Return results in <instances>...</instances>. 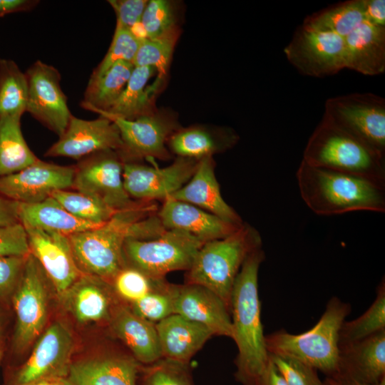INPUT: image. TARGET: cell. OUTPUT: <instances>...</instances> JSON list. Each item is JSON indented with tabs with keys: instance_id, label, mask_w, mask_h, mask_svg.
I'll return each mask as SVG.
<instances>
[{
	"instance_id": "cell-1",
	"label": "cell",
	"mask_w": 385,
	"mask_h": 385,
	"mask_svg": "<svg viewBox=\"0 0 385 385\" xmlns=\"http://www.w3.org/2000/svg\"><path fill=\"white\" fill-rule=\"evenodd\" d=\"M265 259L262 246L247 255L231 293L232 339L238 349L235 377L243 385H256L270 361L258 292V273Z\"/></svg>"
},
{
	"instance_id": "cell-2",
	"label": "cell",
	"mask_w": 385,
	"mask_h": 385,
	"mask_svg": "<svg viewBox=\"0 0 385 385\" xmlns=\"http://www.w3.org/2000/svg\"><path fill=\"white\" fill-rule=\"evenodd\" d=\"M296 178L302 200L317 215L385 212V186L369 180L312 166L302 160Z\"/></svg>"
},
{
	"instance_id": "cell-3",
	"label": "cell",
	"mask_w": 385,
	"mask_h": 385,
	"mask_svg": "<svg viewBox=\"0 0 385 385\" xmlns=\"http://www.w3.org/2000/svg\"><path fill=\"white\" fill-rule=\"evenodd\" d=\"M157 210L155 201H139L130 208L116 212L101 226L68 235L81 272L111 282L125 266L123 245L132 225Z\"/></svg>"
},
{
	"instance_id": "cell-4",
	"label": "cell",
	"mask_w": 385,
	"mask_h": 385,
	"mask_svg": "<svg viewBox=\"0 0 385 385\" xmlns=\"http://www.w3.org/2000/svg\"><path fill=\"white\" fill-rule=\"evenodd\" d=\"M350 312L349 304L332 297L312 329L299 334L280 329L266 335L268 354L298 360L319 370L327 377L334 376L339 361V333Z\"/></svg>"
},
{
	"instance_id": "cell-5",
	"label": "cell",
	"mask_w": 385,
	"mask_h": 385,
	"mask_svg": "<svg viewBox=\"0 0 385 385\" xmlns=\"http://www.w3.org/2000/svg\"><path fill=\"white\" fill-rule=\"evenodd\" d=\"M302 160L312 166L356 175L385 186V155L324 116L308 139Z\"/></svg>"
},
{
	"instance_id": "cell-6",
	"label": "cell",
	"mask_w": 385,
	"mask_h": 385,
	"mask_svg": "<svg viewBox=\"0 0 385 385\" xmlns=\"http://www.w3.org/2000/svg\"><path fill=\"white\" fill-rule=\"evenodd\" d=\"M261 246L262 240L259 232L243 222L231 235L201 246L188 270L186 283L207 288L230 309L235 278L247 255Z\"/></svg>"
},
{
	"instance_id": "cell-7",
	"label": "cell",
	"mask_w": 385,
	"mask_h": 385,
	"mask_svg": "<svg viewBox=\"0 0 385 385\" xmlns=\"http://www.w3.org/2000/svg\"><path fill=\"white\" fill-rule=\"evenodd\" d=\"M202 242L178 230H165L159 236L139 240L127 238L123 245L125 266L153 279H163L171 272L188 270Z\"/></svg>"
},
{
	"instance_id": "cell-8",
	"label": "cell",
	"mask_w": 385,
	"mask_h": 385,
	"mask_svg": "<svg viewBox=\"0 0 385 385\" xmlns=\"http://www.w3.org/2000/svg\"><path fill=\"white\" fill-rule=\"evenodd\" d=\"M324 117L340 129L385 155V99L370 93L330 98Z\"/></svg>"
},
{
	"instance_id": "cell-9",
	"label": "cell",
	"mask_w": 385,
	"mask_h": 385,
	"mask_svg": "<svg viewBox=\"0 0 385 385\" xmlns=\"http://www.w3.org/2000/svg\"><path fill=\"white\" fill-rule=\"evenodd\" d=\"M46 277L30 253L11 299L16 317L12 347L16 352L26 349L46 325L48 316Z\"/></svg>"
},
{
	"instance_id": "cell-10",
	"label": "cell",
	"mask_w": 385,
	"mask_h": 385,
	"mask_svg": "<svg viewBox=\"0 0 385 385\" xmlns=\"http://www.w3.org/2000/svg\"><path fill=\"white\" fill-rule=\"evenodd\" d=\"M110 120L120 132L122 147L117 152L123 163L137 162L143 158H170L168 140L180 128L174 113L162 109L134 120L117 118Z\"/></svg>"
},
{
	"instance_id": "cell-11",
	"label": "cell",
	"mask_w": 385,
	"mask_h": 385,
	"mask_svg": "<svg viewBox=\"0 0 385 385\" xmlns=\"http://www.w3.org/2000/svg\"><path fill=\"white\" fill-rule=\"evenodd\" d=\"M123 164L115 150L89 155L75 165L73 188L102 201L116 212L130 208L139 201L132 199L124 188Z\"/></svg>"
},
{
	"instance_id": "cell-12",
	"label": "cell",
	"mask_w": 385,
	"mask_h": 385,
	"mask_svg": "<svg viewBox=\"0 0 385 385\" xmlns=\"http://www.w3.org/2000/svg\"><path fill=\"white\" fill-rule=\"evenodd\" d=\"M287 61L302 74L324 78L345 68L344 38L299 26L284 47Z\"/></svg>"
},
{
	"instance_id": "cell-13",
	"label": "cell",
	"mask_w": 385,
	"mask_h": 385,
	"mask_svg": "<svg viewBox=\"0 0 385 385\" xmlns=\"http://www.w3.org/2000/svg\"><path fill=\"white\" fill-rule=\"evenodd\" d=\"M28 84L26 112L60 137L73 115L61 86V74L39 60L25 72Z\"/></svg>"
},
{
	"instance_id": "cell-14",
	"label": "cell",
	"mask_w": 385,
	"mask_h": 385,
	"mask_svg": "<svg viewBox=\"0 0 385 385\" xmlns=\"http://www.w3.org/2000/svg\"><path fill=\"white\" fill-rule=\"evenodd\" d=\"M73 348L74 341L69 329L61 322H53L40 337L30 356L19 369L17 384L64 379L72 363Z\"/></svg>"
},
{
	"instance_id": "cell-15",
	"label": "cell",
	"mask_w": 385,
	"mask_h": 385,
	"mask_svg": "<svg viewBox=\"0 0 385 385\" xmlns=\"http://www.w3.org/2000/svg\"><path fill=\"white\" fill-rule=\"evenodd\" d=\"M198 161L178 157L171 165L165 168L148 166L138 162L124 163V188L135 200L163 201L190 180Z\"/></svg>"
},
{
	"instance_id": "cell-16",
	"label": "cell",
	"mask_w": 385,
	"mask_h": 385,
	"mask_svg": "<svg viewBox=\"0 0 385 385\" xmlns=\"http://www.w3.org/2000/svg\"><path fill=\"white\" fill-rule=\"evenodd\" d=\"M75 166H64L38 159L26 168L0 177V195L23 204L42 202L61 190L73 188Z\"/></svg>"
},
{
	"instance_id": "cell-17",
	"label": "cell",
	"mask_w": 385,
	"mask_h": 385,
	"mask_svg": "<svg viewBox=\"0 0 385 385\" xmlns=\"http://www.w3.org/2000/svg\"><path fill=\"white\" fill-rule=\"evenodd\" d=\"M121 147L120 132L113 120L101 115L91 120L72 115L65 132L45 155L81 160L101 151H118Z\"/></svg>"
},
{
	"instance_id": "cell-18",
	"label": "cell",
	"mask_w": 385,
	"mask_h": 385,
	"mask_svg": "<svg viewBox=\"0 0 385 385\" xmlns=\"http://www.w3.org/2000/svg\"><path fill=\"white\" fill-rule=\"evenodd\" d=\"M25 230L30 253L38 261L57 294L63 297L83 274L73 257L68 235L38 228Z\"/></svg>"
},
{
	"instance_id": "cell-19",
	"label": "cell",
	"mask_w": 385,
	"mask_h": 385,
	"mask_svg": "<svg viewBox=\"0 0 385 385\" xmlns=\"http://www.w3.org/2000/svg\"><path fill=\"white\" fill-rule=\"evenodd\" d=\"M339 349L337 371L332 378L369 385L385 382V329Z\"/></svg>"
},
{
	"instance_id": "cell-20",
	"label": "cell",
	"mask_w": 385,
	"mask_h": 385,
	"mask_svg": "<svg viewBox=\"0 0 385 385\" xmlns=\"http://www.w3.org/2000/svg\"><path fill=\"white\" fill-rule=\"evenodd\" d=\"M174 314L206 327L214 336L232 339L230 308L220 297L205 287L188 283L178 285Z\"/></svg>"
},
{
	"instance_id": "cell-21",
	"label": "cell",
	"mask_w": 385,
	"mask_h": 385,
	"mask_svg": "<svg viewBox=\"0 0 385 385\" xmlns=\"http://www.w3.org/2000/svg\"><path fill=\"white\" fill-rule=\"evenodd\" d=\"M140 363L132 354L108 351L71 363L69 385H136Z\"/></svg>"
},
{
	"instance_id": "cell-22",
	"label": "cell",
	"mask_w": 385,
	"mask_h": 385,
	"mask_svg": "<svg viewBox=\"0 0 385 385\" xmlns=\"http://www.w3.org/2000/svg\"><path fill=\"white\" fill-rule=\"evenodd\" d=\"M157 215L167 230L190 234L202 243L224 238L240 226L229 223L194 205L168 197Z\"/></svg>"
},
{
	"instance_id": "cell-23",
	"label": "cell",
	"mask_w": 385,
	"mask_h": 385,
	"mask_svg": "<svg viewBox=\"0 0 385 385\" xmlns=\"http://www.w3.org/2000/svg\"><path fill=\"white\" fill-rule=\"evenodd\" d=\"M170 197L194 205L236 226L243 223L240 215L221 195L212 157L199 160L190 180Z\"/></svg>"
},
{
	"instance_id": "cell-24",
	"label": "cell",
	"mask_w": 385,
	"mask_h": 385,
	"mask_svg": "<svg viewBox=\"0 0 385 385\" xmlns=\"http://www.w3.org/2000/svg\"><path fill=\"white\" fill-rule=\"evenodd\" d=\"M109 323L140 364L150 365L162 359L155 324L137 315L129 305L115 306Z\"/></svg>"
},
{
	"instance_id": "cell-25",
	"label": "cell",
	"mask_w": 385,
	"mask_h": 385,
	"mask_svg": "<svg viewBox=\"0 0 385 385\" xmlns=\"http://www.w3.org/2000/svg\"><path fill=\"white\" fill-rule=\"evenodd\" d=\"M162 358L188 365L213 335L206 327L173 314L155 324Z\"/></svg>"
},
{
	"instance_id": "cell-26",
	"label": "cell",
	"mask_w": 385,
	"mask_h": 385,
	"mask_svg": "<svg viewBox=\"0 0 385 385\" xmlns=\"http://www.w3.org/2000/svg\"><path fill=\"white\" fill-rule=\"evenodd\" d=\"M345 68L366 76L385 71V27L363 22L344 37Z\"/></svg>"
},
{
	"instance_id": "cell-27",
	"label": "cell",
	"mask_w": 385,
	"mask_h": 385,
	"mask_svg": "<svg viewBox=\"0 0 385 385\" xmlns=\"http://www.w3.org/2000/svg\"><path fill=\"white\" fill-rule=\"evenodd\" d=\"M238 140V135L231 128L196 125L177 130L168 140L167 146L178 157L199 160L226 151Z\"/></svg>"
},
{
	"instance_id": "cell-28",
	"label": "cell",
	"mask_w": 385,
	"mask_h": 385,
	"mask_svg": "<svg viewBox=\"0 0 385 385\" xmlns=\"http://www.w3.org/2000/svg\"><path fill=\"white\" fill-rule=\"evenodd\" d=\"M106 281L83 274L63 295L67 307L76 319L81 323L109 322L115 306Z\"/></svg>"
},
{
	"instance_id": "cell-29",
	"label": "cell",
	"mask_w": 385,
	"mask_h": 385,
	"mask_svg": "<svg viewBox=\"0 0 385 385\" xmlns=\"http://www.w3.org/2000/svg\"><path fill=\"white\" fill-rule=\"evenodd\" d=\"M155 72L150 66H135L120 96L100 115L109 119L134 120L156 111L155 97L163 81L157 79L154 84L148 85Z\"/></svg>"
},
{
	"instance_id": "cell-30",
	"label": "cell",
	"mask_w": 385,
	"mask_h": 385,
	"mask_svg": "<svg viewBox=\"0 0 385 385\" xmlns=\"http://www.w3.org/2000/svg\"><path fill=\"white\" fill-rule=\"evenodd\" d=\"M18 219L25 228H38L66 235L98 227L76 218L52 197L37 203H19Z\"/></svg>"
},
{
	"instance_id": "cell-31",
	"label": "cell",
	"mask_w": 385,
	"mask_h": 385,
	"mask_svg": "<svg viewBox=\"0 0 385 385\" xmlns=\"http://www.w3.org/2000/svg\"><path fill=\"white\" fill-rule=\"evenodd\" d=\"M134 67L133 63L118 61L99 78L89 79L81 107L99 115L106 112L124 90Z\"/></svg>"
},
{
	"instance_id": "cell-32",
	"label": "cell",
	"mask_w": 385,
	"mask_h": 385,
	"mask_svg": "<svg viewBox=\"0 0 385 385\" xmlns=\"http://www.w3.org/2000/svg\"><path fill=\"white\" fill-rule=\"evenodd\" d=\"M21 116H9L0 120V177L17 173L38 159L23 136Z\"/></svg>"
},
{
	"instance_id": "cell-33",
	"label": "cell",
	"mask_w": 385,
	"mask_h": 385,
	"mask_svg": "<svg viewBox=\"0 0 385 385\" xmlns=\"http://www.w3.org/2000/svg\"><path fill=\"white\" fill-rule=\"evenodd\" d=\"M363 22V0H349L308 16L302 26L344 38Z\"/></svg>"
},
{
	"instance_id": "cell-34",
	"label": "cell",
	"mask_w": 385,
	"mask_h": 385,
	"mask_svg": "<svg viewBox=\"0 0 385 385\" xmlns=\"http://www.w3.org/2000/svg\"><path fill=\"white\" fill-rule=\"evenodd\" d=\"M28 84L25 72L10 59H0V120L22 115L26 110Z\"/></svg>"
},
{
	"instance_id": "cell-35",
	"label": "cell",
	"mask_w": 385,
	"mask_h": 385,
	"mask_svg": "<svg viewBox=\"0 0 385 385\" xmlns=\"http://www.w3.org/2000/svg\"><path fill=\"white\" fill-rule=\"evenodd\" d=\"M376 297L359 317L344 321L339 333V345L357 342L385 329V280L376 289Z\"/></svg>"
},
{
	"instance_id": "cell-36",
	"label": "cell",
	"mask_w": 385,
	"mask_h": 385,
	"mask_svg": "<svg viewBox=\"0 0 385 385\" xmlns=\"http://www.w3.org/2000/svg\"><path fill=\"white\" fill-rule=\"evenodd\" d=\"M180 33L178 26L158 37L141 40L133 62L134 66L154 68L158 72V79L163 81Z\"/></svg>"
},
{
	"instance_id": "cell-37",
	"label": "cell",
	"mask_w": 385,
	"mask_h": 385,
	"mask_svg": "<svg viewBox=\"0 0 385 385\" xmlns=\"http://www.w3.org/2000/svg\"><path fill=\"white\" fill-rule=\"evenodd\" d=\"M51 197L76 218L97 226L106 223L116 212L102 201L77 190H58Z\"/></svg>"
},
{
	"instance_id": "cell-38",
	"label": "cell",
	"mask_w": 385,
	"mask_h": 385,
	"mask_svg": "<svg viewBox=\"0 0 385 385\" xmlns=\"http://www.w3.org/2000/svg\"><path fill=\"white\" fill-rule=\"evenodd\" d=\"M177 287L160 279L147 294L129 307L137 315L156 324L174 314Z\"/></svg>"
},
{
	"instance_id": "cell-39",
	"label": "cell",
	"mask_w": 385,
	"mask_h": 385,
	"mask_svg": "<svg viewBox=\"0 0 385 385\" xmlns=\"http://www.w3.org/2000/svg\"><path fill=\"white\" fill-rule=\"evenodd\" d=\"M178 18V7L175 1H148L140 20L145 38L158 37L179 26Z\"/></svg>"
},
{
	"instance_id": "cell-40",
	"label": "cell",
	"mask_w": 385,
	"mask_h": 385,
	"mask_svg": "<svg viewBox=\"0 0 385 385\" xmlns=\"http://www.w3.org/2000/svg\"><path fill=\"white\" fill-rule=\"evenodd\" d=\"M140 41L141 39L130 30L115 26L111 46L101 62L93 70L89 79L99 78L118 61L133 63Z\"/></svg>"
},
{
	"instance_id": "cell-41",
	"label": "cell",
	"mask_w": 385,
	"mask_h": 385,
	"mask_svg": "<svg viewBox=\"0 0 385 385\" xmlns=\"http://www.w3.org/2000/svg\"><path fill=\"white\" fill-rule=\"evenodd\" d=\"M158 279L150 278L133 267L125 266L111 283L117 295L130 305L147 294Z\"/></svg>"
},
{
	"instance_id": "cell-42",
	"label": "cell",
	"mask_w": 385,
	"mask_h": 385,
	"mask_svg": "<svg viewBox=\"0 0 385 385\" xmlns=\"http://www.w3.org/2000/svg\"><path fill=\"white\" fill-rule=\"evenodd\" d=\"M142 385H193L188 365L160 359L145 369Z\"/></svg>"
},
{
	"instance_id": "cell-43",
	"label": "cell",
	"mask_w": 385,
	"mask_h": 385,
	"mask_svg": "<svg viewBox=\"0 0 385 385\" xmlns=\"http://www.w3.org/2000/svg\"><path fill=\"white\" fill-rule=\"evenodd\" d=\"M269 358L288 385H324L317 370L303 362L272 354Z\"/></svg>"
},
{
	"instance_id": "cell-44",
	"label": "cell",
	"mask_w": 385,
	"mask_h": 385,
	"mask_svg": "<svg viewBox=\"0 0 385 385\" xmlns=\"http://www.w3.org/2000/svg\"><path fill=\"white\" fill-rule=\"evenodd\" d=\"M27 256L0 257V302L12 299Z\"/></svg>"
},
{
	"instance_id": "cell-45",
	"label": "cell",
	"mask_w": 385,
	"mask_h": 385,
	"mask_svg": "<svg viewBox=\"0 0 385 385\" xmlns=\"http://www.w3.org/2000/svg\"><path fill=\"white\" fill-rule=\"evenodd\" d=\"M29 254L27 234L20 222L0 226V257L28 256Z\"/></svg>"
},
{
	"instance_id": "cell-46",
	"label": "cell",
	"mask_w": 385,
	"mask_h": 385,
	"mask_svg": "<svg viewBox=\"0 0 385 385\" xmlns=\"http://www.w3.org/2000/svg\"><path fill=\"white\" fill-rule=\"evenodd\" d=\"M148 1L109 0L116 16V26L133 30L140 20Z\"/></svg>"
},
{
	"instance_id": "cell-47",
	"label": "cell",
	"mask_w": 385,
	"mask_h": 385,
	"mask_svg": "<svg viewBox=\"0 0 385 385\" xmlns=\"http://www.w3.org/2000/svg\"><path fill=\"white\" fill-rule=\"evenodd\" d=\"M364 22L378 27H385V1L363 0Z\"/></svg>"
},
{
	"instance_id": "cell-48",
	"label": "cell",
	"mask_w": 385,
	"mask_h": 385,
	"mask_svg": "<svg viewBox=\"0 0 385 385\" xmlns=\"http://www.w3.org/2000/svg\"><path fill=\"white\" fill-rule=\"evenodd\" d=\"M19 202L0 195V226L16 224L18 219Z\"/></svg>"
},
{
	"instance_id": "cell-49",
	"label": "cell",
	"mask_w": 385,
	"mask_h": 385,
	"mask_svg": "<svg viewBox=\"0 0 385 385\" xmlns=\"http://www.w3.org/2000/svg\"><path fill=\"white\" fill-rule=\"evenodd\" d=\"M38 3L39 1L36 0H0V17L13 13L31 11Z\"/></svg>"
},
{
	"instance_id": "cell-50",
	"label": "cell",
	"mask_w": 385,
	"mask_h": 385,
	"mask_svg": "<svg viewBox=\"0 0 385 385\" xmlns=\"http://www.w3.org/2000/svg\"><path fill=\"white\" fill-rule=\"evenodd\" d=\"M256 385L288 384H287L282 374L279 373V371L270 359L268 365L260 376Z\"/></svg>"
},
{
	"instance_id": "cell-51",
	"label": "cell",
	"mask_w": 385,
	"mask_h": 385,
	"mask_svg": "<svg viewBox=\"0 0 385 385\" xmlns=\"http://www.w3.org/2000/svg\"><path fill=\"white\" fill-rule=\"evenodd\" d=\"M323 384L324 385H369V384H361V383H358L355 381H351L337 379H334L332 377H327V376H326L325 379L323 381ZM376 385H385V382L379 384H376Z\"/></svg>"
},
{
	"instance_id": "cell-52",
	"label": "cell",
	"mask_w": 385,
	"mask_h": 385,
	"mask_svg": "<svg viewBox=\"0 0 385 385\" xmlns=\"http://www.w3.org/2000/svg\"><path fill=\"white\" fill-rule=\"evenodd\" d=\"M25 385H51V381H41L33 382V383L25 384Z\"/></svg>"
},
{
	"instance_id": "cell-53",
	"label": "cell",
	"mask_w": 385,
	"mask_h": 385,
	"mask_svg": "<svg viewBox=\"0 0 385 385\" xmlns=\"http://www.w3.org/2000/svg\"><path fill=\"white\" fill-rule=\"evenodd\" d=\"M51 385H69L65 379L51 381Z\"/></svg>"
},
{
	"instance_id": "cell-54",
	"label": "cell",
	"mask_w": 385,
	"mask_h": 385,
	"mask_svg": "<svg viewBox=\"0 0 385 385\" xmlns=\"http://www.w3.org/2000/svg\"><path fill=\"white\" fill-rule=\"evenodd\" d=\"M2 332H3V322H2V318L0 314V339L2 336Z\"/></svg>"
},
{
	"instance_id": "cell-55",
	"label": "cell",
	"mask_w": 385,
	"mask_h": 385,
	"mask_svg": "<svg viewBox=\"0 0 385 385\" xmlns=\"http://www.w3.org/2000/svg\"><path fill=\"white\" fill-rule=\"evenodd\" d=\"M2 356H3V349H2V346L0 344V363H1V359H2Z\"/></svg>"
}]
</instances>
